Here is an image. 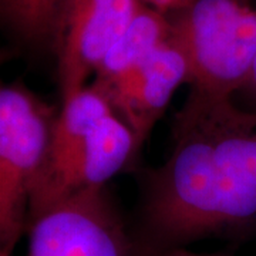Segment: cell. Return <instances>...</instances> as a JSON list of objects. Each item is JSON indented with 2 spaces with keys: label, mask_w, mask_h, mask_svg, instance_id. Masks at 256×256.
<instances>
[{
  "label": "cell",
  "mask_w": 256,
  "mask_h": 256,
  "mask_svg": "<svg viewBox=\"0 0 256 256\" xmlns=\"http://www.w3.org/2000/svg\"><path fill=\"white\" fill-rule=\"evenodd\" d=\"M240 92H245L248 96V98L254 101L256 106V62L255 64H254V68H252V72H250V76H249V78H248L246 84L242 87Z\"/></svg>",
  "instance_id": "13"
},
{
  "label": "cell",
  "mask_w": 256,
  "mask_h": 256,
  "mask_svg": "<svg viewBox=\"0 0 256 256\" xmlns=\"http://www.w3.org/2000/svg\"><path fill=\"white\" fill-rule=\"evenodd\" d=\"M63 0H0V14L28 42L54 38Z\"/></svg>",
  "instance_id": "11"
},
{
  "label": "cell",
  "mask_w": 256,
  "mask_h": 256,
  "mask_svg": "<svg viewBox=\"0 0 256 256\" xmlns=\"http://www.w3.org/2000/svg\"><path fill=\"white\" fill-rule=\"evenodd\" d=\"M171 18L192 90L234 97L256 62V0H195Z\"/></svg>",
  "instance_id": "2"
},
{
  "label": "cell",
  "mask_w": 256,
  "mask_h": 256,
  "mask_svg": "<svg viewBox=\"0 0 256 256\" xmlns=\"http://www.w3.org/2000/svg\"><path fill=\"white\" fill-rule=\"evenodd\" d=\"M28 228V256H138L106 188L76 194Z\"/></svg>",
  "instance_id": "4"
},
{
  "label": "cell",
  "mask_w": 256,
  "mask_h": 256,
  "mask_svg": "<svg viewBox=\"0 0 256 256\" xmlns=\"http://www.w3.org/2000/svg\"><path fill=\"white\" fill-rule=\"evenodd\" d=\"M174 124L204 138L224 170L256 188V111L191 88Z\"/></svg>",
  "instance_id": "7"
},
{
  "label": "cell",
  "mask_w": 256,
  "mask_h": 256,
  "mask_svg": "<svg viewBox=\"0 0 256 256\" xmlns=\"http://www.w3.org/2000/svg\"><path fill=\"white\" fill-rule=\"evenodd\" d=\"M56 116L26 87H0V248L9 254L28 226Z\"/></svg>",
  "instance_id": "3"
},
{
  "label": "cell",
  "mask_w": 256,
  "mask_h": 256,
  "mask_svg": "<svg viewBox=\"0 0 256 256\" xmlns=\"http://www.w3.org/2000/svg\"><path fill=\"white\" fill-rule=\"evenodd\" d=\"M0 256H12V254H9V252H6V250H3V249L0 248Z\"/></svg>",
  "instance_id": "15"
},
{
  "label": "cell",
  "mask_w": 256,
  "mask_h": 256,
  "mask_svg": "<svg viewBox=\"0 0 256 256\" xmlns=\"http://www.w3.org/2000/svg\"><path fill=\"white\" fill-rule=\"evenodd\" d=\"M172 256H224V255H202V254H194L186 249H175V250H170Z\"/></svg>",
  "instance_id": "14"
},
{
  "label": "cell",
  "mask_w": 256,
  "mask_h": 256,
  "mask_svg": "<svg viewBox=\"0 0 256 256\" xmlns=\"http://www.w3.org/2000/svg\"><path fill=\"white\" fill-rule=\"evenodd\" d=\"M140 2L170 16L188 8L195 0H140Z\"/></svg>",
  "instance_id": "12"
},
{
  "label": "cell",
  "mask_w": 256,
  "mask_h": 256,
  "mask_svg": "<svg viewBox=\"0 0 256 256\" xmlns=\"http://www.w3.org/2000/svg\"><path fill=\"white\" fill-rule=\"evenodd\" d=\"M140 4V0H63L54 34L63 98L87 86Z\"/></svg>",
  "instance_id": "5"
},
{
  "label": "cell",
  "mask_w": 256,
  "mask_h": 256,
  "mask_svg": "<svg viewBox=\"0 0 256 256\" xmlns=\"http://www.w3.org/2000/svg\"><path fill=\"white\" fill-rule=\"evenodd\" d=\"M172 150L148 175L137 236L138 256L184 249L212 236L256 230V188L229 174L208 142L172 122Z\"/></svg>",
  "instance_id": "1"
},
{
  "label": "cell",
  "mask_w": 256,
  "mask_h": 256,
  "mask_svg": "<svg viewBox=\"0 0 256 256\" xmlns=\"http://www.w3.org/2000/svg\"><path fill=\"white\" fill-rule=\"evenodd\" d=\"M171 37V18L141 3L127 28L104 56L94 73V84L108 82L142 63Z\"/></svg>",
  "instance_id": "10"
},
{
  "label": "cell",
  "mask_w": 256,
  "mask_h": 256,
  "mask_svg": "<svg viewBox=\"0 0 256 256\" xmlns=\"http://www.w3.org/2000/svg\"><path fill=\"white\" fill-rule=\"evenodd\" d=\"M156 256H172V255H171V252H165V254H161V255H156Z\"/></svg>",
  "instance_id": "16"
},
{
  "label": "cell",
  "mask_w": 256,
  "mask_h": 256,
  "mask_svg": "<svg viewBox=\"0 0 256 256\" xmlns=\"http://www.w3.org/2000/svg\"><path fill=\"white\" fill-rule=\"evenodd\" d=\"M188 78L186 58L170 37L134 68L108 82L92 84L102 92L112 111L131 128L141 148L176 90L188 82Z\"/></svg>",
  "instance_id": "6"
},
{
  "label": "cell",
  "mask_w": 256,
  "mask_h": 256,
  "mask_svg": "<svg viewBox=\"0 0 256 256\" xmlns=\"http://www.w3.org/2000/svg\"><path fill=\"white\" fill-rule=\"evenodd\" d=\"M110 112V102L94 84L63 98V107L52 127L44 164L33 188L28 214L43 201L84 140Z\"/></svg>",
  "instance_id": "9"
},
{
  "label": "cell",
  "mask_w": 256,
  "mask_h": 256,
  "mask_svg": "<svg viewBox=\"0 0 256 256\" xmlns=\"http://www.w3.org/2000/svg\"><path fill=\"white\" fill-rule=\"evenodd\" d=\"M140 146L131 128L112 111L97 124L64 168L43 201L28 215V222L76 194L106 188L137 156Z\"/></svg>",
  "instance_id": "8"
}]
</instances>
